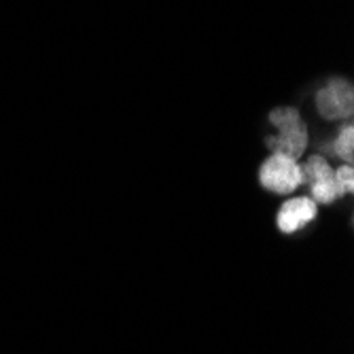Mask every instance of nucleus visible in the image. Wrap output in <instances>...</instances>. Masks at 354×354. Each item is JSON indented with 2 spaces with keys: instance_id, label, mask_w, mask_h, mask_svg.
Instances as JSON below:
<instances>
[{
  "instance_id": "f257e3e1",
  "label": "nucleus",
  "mask_w": 354,
  "mask_h": 354,
  "mask_svg": "<svg viewBox=\"0 0 354 354\" xmlns=\"http://www.w3.org/2000/svg\"><path fill=\"white\" fill-rule=\"evenodd\" d=\"M259 183L272 193L288 196L301 185L299 164L284 155H270L259 170Z\"/></svg>"
},
{
  "instance_id": "f03ea898",
  "label": "nucleus",
  "mask_w": 354,
  "mask_h": 354,
  "mask_svg": "<svg viewBox=\"0 0 354 354\" xmlns=\"http://www.w3.org/2000/svg\"><path fill=\"white\" fill-rule=\"evenodd\" d=\"M316 106L325 119L337 121V119H346L352 115L354 109V93H352V85L348 81H331L325 89H320V93L316 95Z\"/></svg>"
},
{
  "instance_id": "7ed1b4c3",
  "label": "nucleus",
  "mask_w": 354,
  "mask_h": 354,
  "mask_svg": "<svg viewBox=\"0 0 354 354\" xmlns=\"http://www.w3.org/2000/svg\"><path fill=\"white\" fill-rule=\"evenodd\" d=\"M316 216V204L310 198H293L286 200L276 216V225L282 234H295L306 227Z\"/></svg>"
},
{
  "instance_id": "20e7f679",
  "label": "nucleus",
  "mask_w": 354,
  "mask_h": 354,
  "mask_svg": "<svg viewBox=\"0 0 354 354\" xmlns=\"http://www.w3.org/2000/svg\"><path fill=\"white\" fill-rule=\"evenodd\" d=\"M268 147L272 151V155H284L288 159H297L304 155L306 147H308V130L306 125H297L291 127V130H284L274 138H268Z\"/></svg>"
},
{
  "instance_id": "39448f33",
  "label": "nucleus",
  "mask_w": 354,
  "mask_h": 354,
  "mask_svg": "<svg viewBox=\"0 0 354 354\" xmlns=\"http://www.w3.org/2000/svg\"><path fill=\"white\" fill-rule=\"evenodd\" d=\"M299 174H301V185H308V187H312L320 180L333 178V170H331L329 162L318 155L310 157L304 166H299Z\"/></svg>"
},
{
  "instance_id": "423d86ee",
  "label": "nucleus",
  "mask_w": 354,
  "mask_h": 354,
  "mask_svg": "<svg viewBox=\"0 0 354 354\" xmlns=\"http://www.w3.org/2000/svg\"><path fill=\"white\" fill-rule=\"evenodd\" d=\"M333 153L342 159V162H346V166H352V159H354V127L348 123L344 125L335 142H333Z\"/></svg>"
},
{
  "instance_id": "0eeeda50",
  "label": "nucleus",
  "mask_w": 354,
  "mask_h": 354,
  "mask_svg": "<svg viewBox=\"0 0 354 354\" xmlns=\"http://www.w3.org/2000/svg\"><path fill=\"white\" fill-rule=\"evenodd\" d=\"M310 193H312L310 200L314 204H331V202H335L342 196L339 189H337L335 178H327V180H320V183L312 185L310 187Z\"/></svg>"
},
{
  "instance_id": "6e6552de",
  "label": "nucleus",
  "mask_w": 354,
  "mask_h": 354,
  "mask_svg": "<svg viewBox=\"0 0 354 354\" xmlns=\"http://www.w3.org/2000/svg\"><path fill=\"white\" fill-rule=\"evenodd\" d=\"M270 121L278 127L280 132L291 130V127L301 125L299 113H297L295 109H276V111H272V113H270Z\"/></svg>"
},
{
  "instance_id": "1a4fd4ad",
  "label": "nucleus",
  "mask_w": 354,
  "mask_h": 354,
  "mask_svg": "<svg viewBox=\"0 0 354 354\" xmlns=\"http://www.w3.org/2000/svg\"><path fill=\"white\" fill-rule=\"evenodd\" d=\"M333 178L337 183V189H339L342 196H346V193H352V189H354V172H352V166H346L344 164L342 168H337L333 172Z\"/></svg>"
}]
</instances>
